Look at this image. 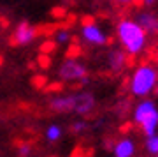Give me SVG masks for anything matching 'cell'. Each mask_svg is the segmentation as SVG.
Segmentation results:
<instances>
[{
	"label": "cell",
	"mask_w": 158,
	"mask_h": 157,
	"mask_svg": "<svg viewBox=\"0 0 158 157\" xmlns=\"http://www.w3.org/2000/svg\"><path fill=\"white\" fill-rule=\"evenodd\" d=\"M135 21L146 30L148 34H158V16L156 14L142 11V12H139V16H137Z\"/></svg>",
	"instance_id": "9"
},
{
	"label": "cell",
	"mask_w": 158,
	"mask_h": 157,
	"mask_svg": "<svg viewBox=\"0 0 158 157\" xmlns=\"http://www.w3.org/2000/svg\"><path fill=\"white\" fill-rule=\"evenodd\" d=\"M70 39H72V35H70V32L67 28H58L55 32V43L56 44H69Z\"/></svg>",
	"instance_id": "14"
},
{
	"label": "cell",
	"mask_w": 158,
	"mask_h": 157,
	"mask_svg": "<svg viewBox=\"0 0 158 157\" xmlns=\"http://www.w3.org/2000/svg\"><path fill=\"white\" fill-rule=\"evenodd\" d=\"M130 94L134 97H148L158 87V69L151 64H142L130 76Z\"/></svg>",
	"instance_id": "2"
},
{
	"label": "cell",
	"mask_w": 158,
	"mask_h": 157,
	"mask_svg": "<svg viewBox=\"0 0 158 157\" xmlns=\"http://www.w3.org/2000/svg\"><path fill=\"white\" fill-rule=\"evenodd\" d=\"M63 136V129L58 125V123H51L49 127L46 129V140L49 141V143H56V141L62 140Z\"/></svg>",
	"instance_id": "13"
},
{
	"label": "cell",
	"mask_w": 158,
	"mask_h": 157,
	"mask_svg": "<svg viewBox=\"0 0 158 157\" xmlns=\"http://www.w3.org/2000/svg\"><path fill=\"white\" fill-rule=\"evenodd\" d=\"M156 157H158V154H156Z\"/></svg>",
	"instance_id": "20"
},
{
	"label": "cell",
	"mask_w": 158,
	"mask_h": 157,
	"mask_svg": "<svg viewBox=\"0 0 158 157\" xmlns=\"http://www.w3.org/2000/svg\"><path fill=\"white\" fill-rule=\"evenodd\" d=\"M125 65H127V53L121 50H113L109 51L107 55V67L113 71V73H119L123 71Z\"/></svg>",
	"instance_id": "10"
},
{
	"label": "cell",
	"mask_w": 158,
	"mask_h": 157,
	"mask_svg": "<svg viewBox=\"0 0 158 157\" xmlns=\"http://www.w3.org/2000/svg\"><path fill=\"white\" fill-rule=\"evenodd\" d=\"M139 127H141L144 136H151V134H155V132H158V110H155L151 115H148V117L139 123Z\"/></svg>",
	"instance_id": "12"
},
{
	"label": "cell",
	"mask_w": 158,
	"mask_h": 157,
	"mask_svg": "<svg viewBox=\"0 0 158 157\" xmlns=\"http://www.w3.org/2000/svg\"><path fill=\"white\" fill-rule=\"evenodd\" d=\"M32 154V146L30 145H21L19 146V155L21 157H28Z\"/></svg>",
	"instance_id": "17"
},
{
	"label": "cell",
	"mask_w": 158,
	"mask_h": 157,
	"mask_svg": "<svg viewBox=\"0 0 158 157\" xmlns=\"http://www.w3.org/2000/svg\"><path fill=\"white\" fill-rule=\"evenodd\" d=\"M135 152H137V146H135V141L132 140V138H121L113 146L114 157H134Z\"/></svg>",
	"instance_id": "8"
},
{
	"label": "cell",
	"mask_w": 158,
	"mask_h": 157,
	"mask_svg": "<svg viewBox=\"0 0 158 157\" xmlns=\"http://www.w3.org/2000/svg\"><path fill=\"white\" fill-rule=\"evenodd\" d=\"M116 35H118L119 44L127 55L137 56L146 50L148 32L135 20H130V18L119 20L118 25H116Z\"/></svg>",
	"instance_id": "1"
},
{
	"label": "cell",
	"mask_w": 158,
	"mask_h": 157,
	"mask_svg": "<svg viewBox=\"0 0 158 157\" xmlns=\"http://www.w3.org/2000/svg\"><path fill=\"white\" fill-rule=\"evenodd\" d=\"M81 37L85 43L91 46H104L107 44V35L95 21H85L81 27Z\"/></svg>",
	"instance_id": "4"
},
{
	"label": "cell",
	"mask_w": 158,
	"mask_h": 157,
	"mask_svg": "<svg viewBox=\"0 0 158 157\" xmlns=\"http://www.w3.org/2000/svg\"><path fill=\"white\" fill-rule=\"evenodd\" d=\"M114 4H119V6H128V4H132L134 0H113Z\"/></svg>",
	"instance_id": "18"
},
{
	"label": "cell",
	"mask_w": 158,
	"mask_h": 157,
	"mask_svg": "<svg viewBox=\"0 0 158 157\" xmlns=\"http://www.w3.org/2000/svg\"><path fill=\"white\" fill-rule=\"evenodd\" d=\"M146 6H153V4H156V0H142Z\"/></svg>",
	"instance_id": "19"
},
{
	"label": "cell",
	"mask_w": 158,
	"mask_h": 157,
	"mask_svg": "<svg viewBox=\"0 0 158 157\" xmlns=\"http://www.w3.org/2000/svg\"><path fill=\"white\" fill-rule=\"evenodd\" d=\"M86 122H74L72 123V132L74 134H81V132H85L86 131Z\"/></svg>",
	"instance_id": "16"
},
{
	"label": "cell",
	"mask_w": 158,
	"mask_h": 157,
	"mask_svg": "<svg viewBox=\"0 0 158 157\" xmlns=\"http://www.w3.org/2000/svg\"><path fill=\"white\" fill-rule=\"evenodd\" d=\"M72 106H74V94H60V96H55L49 101V108L56 113L72 111Z\"/></svg>",
	"instance_id": "7"
},
{
	"label": "cell",
	"mask_w": 158,
	"mask_h": 157,
	"mask_svg": "<svg viewBox=\"0 0 158 157\" xmlns=\"http://www.w3.org/2000/svg\"><path fill=\"white\" fill-rule=\"evenodd\" d=\"M56 73H58V78L62 79V81H65V83H81V85L90 83L86 65L83 62L76 60V58L63 60Z\"/></svg>",
	"instance_id": "3"
},
{
	"label": "cell",
	"mask_w": 158,
	"mask_h": 157,
	"mask_svg": "<svg viewBox=\"0 0 158 157\" xmlns=\"http://www.w3.org/2000/svg\"><path fill=\"white\" fill-rule=\"evenodd\" d=\"M37 35H39L37 27H34V25H30V23H27V21H23L14 28V32H12V43L18 44V46H28L37 39Z\"/></svg>",
	"instance_id": "5"
},
{
	"label": "cell",
	"mask_w": 158,
	"mask_h": 157,
	"mask_svg": "<svg viewBox=\"0 0 158 157\" xmlns=\"http://www.w3.org/2000/svg\"><path fill=\"white\" fill-rule=\"evenodd\" d=\"M97 106V101H95V96L90 94V92H77L74 94V106H72V111L81 115V117H86L90 115Z\"/></svg>",
	"instance_id": "6"
},
{
	"label": "cell",
	"mask_w": 158,
	"mask_h": 157,
	"mask_svg": "<svg viewBox=\"0 0 158 157\" xmlns=\"http://www.w3.org/2000/svg\"><path fill=\"white\" fill-rule=\"evenodd\" d=\"M81 157H83V155H81Z\"/></svg>",
	"instance_id": "21"
},
{
	"label": "cell",
	"mask_w": 158,
	"mask_h": 157,
	"mask_svg": "<svg viewBox=\"0 0 158 157\" xmlns=\"http://www.w3.org/2000/svg\"><path fill=\"white\" fill-rule=\"evenodd\" d=\"M155 110H156V104H155L151 99H144V101H141L135 108H134V122L139 125V123H141L148 115H151Z\"/></svg>",
	"instance_id": "11"
},
{
	"label": "cell",
	"mask_w": 158,
	"mask_h": 157,
	"mask_svg": "<svg viewBox=\"0 0 158 157\" xmlns=\"http://www.w3.org/2000/svg\"><path fill=\"white\" fill-rule=\"evenodd\" d=\"M146 150L151 155L158 154V132H155L151 136H146Z\"/></svg>",
	"instance_id": "15"
}]
</instances>
